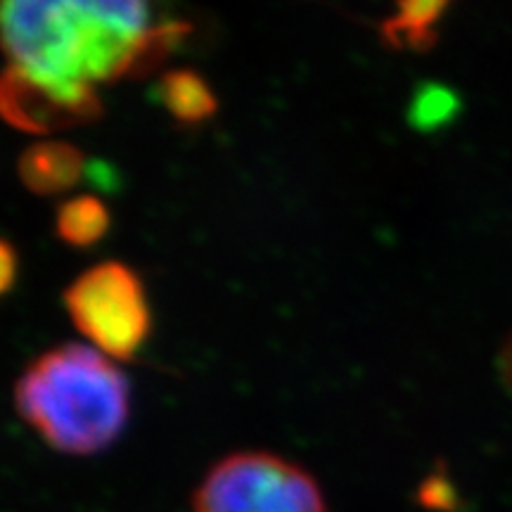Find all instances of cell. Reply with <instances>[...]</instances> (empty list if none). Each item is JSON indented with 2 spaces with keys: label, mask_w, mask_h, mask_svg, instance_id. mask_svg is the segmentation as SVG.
Masks as SVG:
<instances>
[{
  "label": "cell",
  "mask_w": 512,
  "mask_h": 512,
  "mask_svg": "<svg viewBox=\"0 0 512 512\" xmlns=\"http://www.w3.org/2000/svg\"><path fill=\"white\" fill-rule=\"evenodd\" d=\"M112 228V216L107 204L100 197L79 195L69 197L67 202L60 204L55 219L57 238L64 245L76 249H88L105 238Z\"/></svg>",
  "instance_id": "obj_8"
},
{
  "label": "cell",
  "mask_w": 512,
  "mask_h": 512,
  "mask_svg": "<svg viewBox=\"0 0 512 512\" xmlns=\"http://www.w3.org/2000/svg\"><path fill=\"white\" fill-rule=\"evenodd\" d=\"M460 112L456 91L437 81H425L415 88L408 102V124L420 133H432L451 124Z\"/></svg>",
  "instance_id": "obj_9"
},
{
  "label": "cell",
  "mask_w": 512,
  "mask_h": 512,
  "mask_svg": "<svg viewBox=\"0 0 512 512\" xmlns=\"http://www.w3.org/2000/svg\"><path fill=\"white\" fill-rule=\"evenodd\" d=\"M69 318L93 347L117 361H131L152 332V311L140 275L119 261H105L64 292Z\"/></svg>",
  "instance_id": "obj_4"
},
{
  "label": "cell",
  "mask_w": 512,
  "mask_h": 512,
  "mask_svg": "<svg viewBox=\"0 0 512 512\" xmlns=\"http://www.w3.org/2000/svg\"><path fill=\"white\" fill-rule=\"evenodd\" d=\"M157 100L183 126L204 124L219 110L209 81L195 69H171L157 83Z\"/></svg>",
  "instance_id": "obj_7"
},
{
  "label": "cell",
  "mask_w": 512,
  "mask_h": 512,
  "mask_svg": "<svg viewBox=\"0 0 512 512\" xmlns=\"http://www.w3.org/2000/svg\"><path fill=\"white\" fill-rule=\"evenodd\" d=\"M453 0H396V12L384 19L382 38L394 50L427 53L437 46L439 24Z\"/></svg>",
  "instance_id": "obj_6"
},
{
  "label": "cell",
  "mask_w": 512,
  "mask_h": 512,
  "mask_svg": "<svg viewBox=\"0 0 512 512\" xmlns=\"http://www.w3.org/2000/svg\"><path fill=\"white\" fill-rule=\"evenodd\" d=\"M86 174V157L79 147L64 140H43L19 157V178L41 197L62 195L76 188Z\"/></svg>",
  "instance_id": "obj_5"
},
{
  "label": "cell",
  "mask_w": 512,
  "mask_h": 512,
  "mask_svg": "<svg viewBox=\"0 0 512 512\" xmlns=\"http://www.w3.org/2000/svg\"><path fill=\"white\" fill-rule=\"evenodd\" d=\"M185 34L157 0H0V117L29 133L91 124L102 88L155 69Z\"/></svg>",
  "instance_id": "obj_1"
},
{
  "label": "cell",
  "mask_w": 512,
  "mask_h": 512,
  "mask_svg": "<svg viewBox=\"0 0 512 512\" xmlns=\"http://www.w3.org/2000/svg\"><path fill=\"white\" fill-rule=\"evenodd\" d=\"M498 368H501V375L503 380L510 384L512 389V335L508 342H505V347L501 349V358H498Z\"/></svg>",
  "instance_id": "obj_11"
},
{
  "label": "cell",
  "mask_w": 512,
  "mask_h": 512,
  "mask_svg": "<svg viewBox=\"0 0 512 512\" xmlns=\"http://www.w3.org/2000/svg\"><path fill=\"white\" fill-rule=\"evenodd\" d=\"M192 512H328L304 467L266 451L219 460L192 496Z\"/></svg>",
  "instance_id": "obj_3"
},
{
  "label": "cell",
  "mask_w": 512,
  "mask_h": 512,
  "mask_svg": "<svg viewBox=\"0 0 512 512\" xmlns=\"http://www.w3.org/2000/svg\"><path fill=\"white\" fill-rule=\"evenodd\" d=\"M112 361L86 344L46 351L17 380L19 415L55 451L69 456L105 451L131 418V384Z\"/></svg>",
  "instance_id": "obj_2"
},
{
  "label": "cell",
  "mask_w": 512,
  "mask_h": 512,
  "mask_svg": "<svg viewBox=\"0 0 512 512\" xmlns=\"http://www.w3.org/2000/svg\"><path fill=\"white\" fill-rule=\"evenodd\" d=\"M19 259L15 247L8 240H0V297H5L12 290L17 280Z\"/></svg>",
  "instance_id": "obj_10"
}]
</instances>
